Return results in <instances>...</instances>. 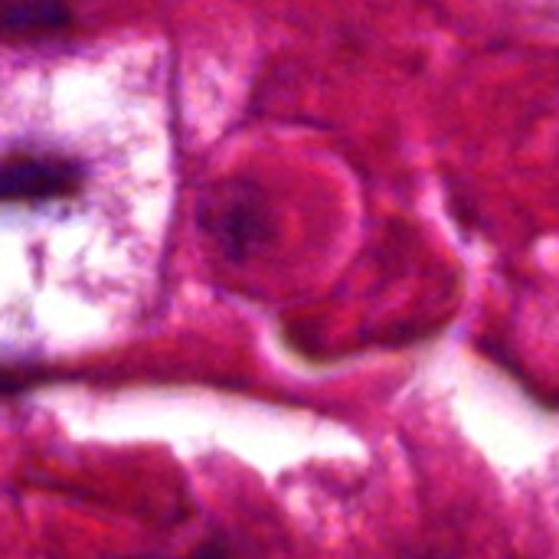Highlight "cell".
Here are the masks:
<instances>
[]
</instances>
